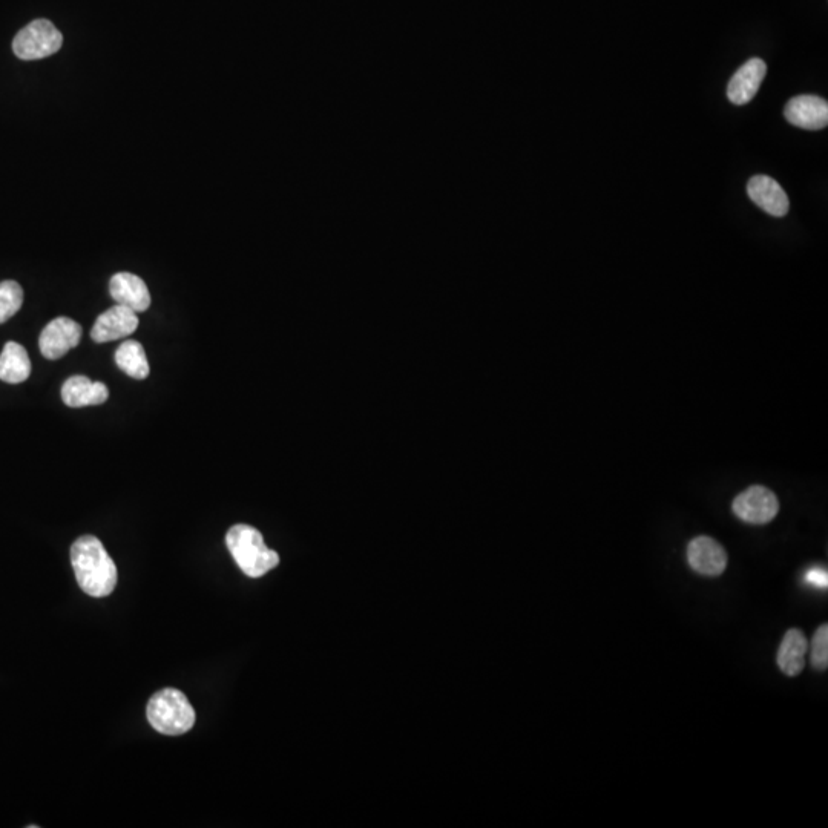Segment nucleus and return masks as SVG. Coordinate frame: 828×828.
Instances as JSON below:
<instances>
[{
	"label": "nucleus",
	"mask_w": 828,
	"mask_h": 828,
	"mask_svg": "<svg viewBox=\"0 0 828 828\" xmlns=\"http://www.w3.org/2000/svg\"><path fill=\"white\" fill-rule=\"evenodd\" d=\"M71 563L80 589L91 597H106L117 586V566L97 537H79L71 546Z\"/></svg>",
	"instance_id": "obj_1"
},
{
	"label": "nucleus",
	"mask_w": 828,
	"mask_h": 828,
	"mask_svg": "<svg viewBox=\"0 0 828 828\" xmlns=\"http://www.w3.org/2000/svg\"><path fill=\"white\" fill-rule=\"evenodd\" d=\"M226 545L241 571L258 579L280 565V556L267 548L263 534L249 525H235L227 531Z\"/></svg>",
	"instance_id": "obj_2"
},
{
	"label": "nucleus",
	"mask_w": 828,
	"mask_h": 828,
	"mask_svg": "<svg viewBox=\"0 0 828 828\" xmlns=\"http://www.w3.org/2000/svg\"><path fill=\"white\" fill-rule=\"evenodd\" d=\"M146 715L157 732L168 736L184 735L195 724V710L188 697L172 687L160 690L149 700Z\"/></svg>",
	"instance_id": "obj_3"
},
{
	"label": "nucleus",
	"mask_w": 828,
	"mask_h": 828,
	"mask_svg": "<svg viewBox=\"0 0 828 828\" xmlns=\"http://www.w3.org/2000/svg\"><path fill=\"white\" fill-rule=\"evenodd\" d=\"M63 36L50 20L37 19L20 30L13 40V51L22 60H40L62 48Z\"/></svg>",
	"instance_id": "obj_4"
},
{
	"label": "nucleus",
	"mask_w": 828,
	"mask_h": 828,
	"mask_svg": "<svg viewBox=\"0 0 828 828\" xmlns=\"http://www.w3.org/2000/svg\"><path fill=\"white\" fill-rule=\"evenodd\" d=\"M733 513L743 522L752 525H766L775 519L779 511L778 497L766 487H750L736 496L732 505Z\"/></svg>",
	"instance_id": "obj_5"
},
{
	"label": "nucleus",
	"mask_w": 828,
	"mask_h": 828,
	"mask_svg": "<svg viewBox=\"0 0 828 828\" xmlns=\"http://www.w3.org/2000/svg\"><path fill=\"white\" fill-rule=\"evenodd\" d=\"M82 339V326L71 318L53 319L43 329L39 339V347L46 359L56 361L63 358L69 350L76 349Z\"/></svg>",
	"instance_id": "obj_6"
},
{
	"label": "nucleus",
	"mask_w": 828,
	"mask_h": 828,
	"mask_svg": "<svg viewBox=\"0 0 828 828\" xmlns=\"http://www.w3.org/2000/svg\"><path fill=\"white\" fill-rule=\"evenodd\" d=\"M690 568L706 577H718L727 568L726 549L712 537H695L687 546Z\"/></svg>",
	"instance_id": "obj_7"
},
{
	"label": "nucleus",
	"mask_w": 828,
	"mask_h": 828,
	"mask_svg": "<svg viewBox=\"0 0 828 828\" xmlns=\"http://www.w3.org/2000/svg\"><path fill=\"white\" fill-rule=\"evenodd\" d=\"M137 327V313L128 309V307L115 304L114 307L106 310L97 318L96 324L91 329V338L92 341L99 342V344L117 341V339L131 336L137 330Z\"/></svg>",
	"instance_id": "obj_8"
},
{
	"label": "nucleus",
	"mask_w": 828,
	"mask_h": 828,
	"mask_svg": "<svg viewBox=\"0 0 828 828\" xmlns=\"http://www.w3.org/2000/svg\"><path fill=\"white\" fill-rule=\"evenodd\" d=\"M784 117L787 122L805 131H819V129L827 128V100L818 96L793 97L784 108Z\"/></svg>",
	"instance_id": "obj_9"
},
{
	"label": "nucleus",
	"mask_w": 828,
	"mask_h": 828,
	"mask_svg": "<svg viewBox=\"0 0 828 828\" xmlns=\"http://www.w3.org/2000/svg\"><path fill=\"white\" fill-rule=\"evenodd\" d=\"M750 200L772 217H786L789 212V197L775 178L755 175L747 183Z\"/></svg>",
	"instance_id": "obj_10"
},
{
	"label": "nucleus",
	"mask_w": 828,
	"mask_h": 828,
	"mask_svg": "<svg viewBox=\"0 0 828 828\" xmlns=\"http://www.w3.org/2000/svg\"><path fill=\"white\" fill-rule=\"evenodd\" d=\"M109 293L120 306L128 307L135 313L146 312L151 306V293L140 276L134 273H115L109 281Z\"/></svg>",
	"instance_id": "obj_11"
},
{
	"label": "nucleus",
	"mask_w": 828,
	"mask_h": 828,
	"mask_svg": "<svg viewBox=\"0 0 828 828\" xmlns=\"http://www.w3.org/2000/svg\"><path fill=\"white\" fill-rule=\"evenodd\" d=\"M767 74V65L764 60L750 59L749 62L744 63L730 79L729 86H727V97L733 105H747L756 92L761 88L764 77Z\"/></svg>",
	"instance_id": "obj_12"
},
{
	"label": "nucleus",
	"mask_w": 828,
	"mask_h": 828,
	"mask_svg": "<svg viewBox=\"0 0 828 828\" xmlns=\"http://www.w3.org/2000/svg\"><path fill=\"white\" fill-rule=\"evenodd\" d=\"M109 390L103 382H92L86 376H71L62 387V399L68 407L82 408L102 405L108 401Z\"/></svg>",
	"instance_id": "obj_13"
},
{
	"label": "nucleus",
	"mask_w": 828,
	"mask_h": 828,
	"mask_svg": "<svg viewBox=\"0 0 828 828\" xmlns=\"http://www.w3.org/2000/svg\"><path fill=\"white\" fill-rule=\"evenodd\" d=\"M807 652H809V640L804 632L799 629H790L782 638L778 658H776L782 674L787 677H796L801 674L805 667Z\"/></svg>",
	"instance_id": "obj_14"
},
{
	"label": "nucleus",
	"mask_w": 828,
	"mask_h": 828,
	"mask_svg": "<svg viewBox=\"0 0 828 828\" xmlns=\"http://www.w3.org/2000/svg\"><path fill=\"white\" fill-rule=\"evenodd\" d=\"M31 375V361L27 350L17 342H7L0 355V381L20 384Z\"/></svg>",
	"instance_id": "obj_15"
},
{
	"label": "nucleus",
	"mask_w": 828,
	"mask_h": 828,
	"mask_svg": "<svg viewBox=\"0 0 828 828\" xmlns=\"http://www.w3.org/2000/svg\"><path fill=\"white\" fill-rule=\"evenodd\" d=\"M115 364L134 379H146L151 372L143 345L134 339L123 342L115 352Z\"/></svg>",
	"instance_id": "obj_16"
},
{
	"label": "nucleus",
	"mask_w": 828,
	"mask_h": 828,
	"mask_svg": "<svg viewBox=\"0 0 828 828\" xmlns=\"http://www.w3.org/2000/svg\"><path fill=\"white\" fill-rule=\"evenodd\" d=\"M23 304V290L16 281L0 283V324L13 318Z\"/></svg>",
	"instance_id": "obj_17"
},
{
	"label": "nucleus",
	"mask_w": 828,
	"mask_h": 828,
	"mask_svg": "<svg viewBox=\"0 0 828 828\" xmlns=\"http://www.w3.org/2000/svg\"><path fill=\"white\" fill-rule=\"evenodd\" d=\"M813 666L818 671H825L828 666V628L827 625L819 626L815 637L812 640V655H810Z\"/></svg>",
	"instance_id": "obj_18"
},
{
	"label": "nucleus",
	"mask_w": 828,
	"mask_h": 828,
	"mask_svg": "<svg viewBox=\"0 0 828 828\" xmlns=\"http://www.w3.org/2000/svg\"><path fill=\"white\" fill-rule=\"evenodd\" d=\"M805 580L810 583V585L816 586L819 589H827L828 586V574L824 568H816L809 569L807 574H805Z\"/></svg>",
	"instance_id": "obj_19"
}]
</instances>
